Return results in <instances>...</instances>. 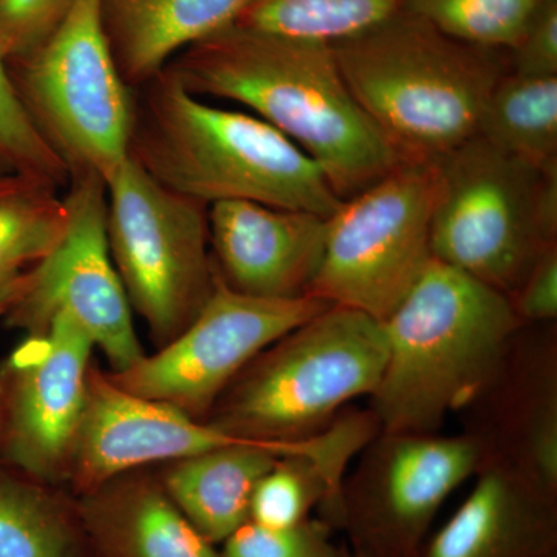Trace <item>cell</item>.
<instances>
[{
    "label": "cell",
    "mask_w": 557,
    "mask_h": 557,
    "mask_svg": "<svg viewBox=\"0 0 557 557\" xmlns=\"http://www.w3.org/2000/svg\"><path fill=\"white\" fill-rule=\"evenodd\" d=\"M347 557H368V556L361 555V553H357V552H354V549L348 548Z\"/></svg>",
    "instance_id": "33"
},
{
    "label": "cell",
    "mask_w": 557,
    "mask_h": 557,
    "mask_svg": "<svg viewBox=\"0 0 557 557\" xmlns=\"http://www.w3.org/2000/svg\"><path fill=\"white\" fill-rule=\"evenodd\" d=\"M539 0H408L406 9L449 38L511 51L525 33Z\"/></svg>",
    "instance_id": "26"
},
{
    "label": "cell",
    "mask_w": 557,
    "mask_h": 557,
    "mask_svg": "<svg viewBox=\"0 0 557 557\" xmlns=\"http://www.w3.org/2000/svg\"><path fill=\"white\" fill-rule=\"evenodd\" d=\"M94 557H220L161 485L156 468L75 496Z\"/></svg>",
    "instance_id": "19"
},
{
    "label": "cell",
    "mask_w": 557,
    "mask_h": 557,
    "mask_svg": "<svg viewBox=\"0 0 557 557\" xmlns=\"http://www.w3.org/2000/svg\"><path fill=\"white\" fill-rule=\"evenodd\" d=\"M110 258L157 348L177 338L214 288L208 205L157 182L134 157L106 183Z\"/></svg>",
    "instance_id": "8"
},
{
    "label": "cell",
    "mask_w": 557,
    "mask_h": 557,
    "mask_svg": "<svg viewBox=\"0 0 557 557\" xmlns=\"http://www.w3.org/2000/svg\"><path fill=\"white\" fill-rule=\"evenodd\" d=\"M435 163L403 161L341 201L309 295L384 322L431 262Z\"/></svg>",
    "instance_id": "9"
},
{
    "label": "cell",
    "mask_w": 557,
    "mask_h": 557,
    "mask_svg": "<svg viewBox=\"0 0 557 557\" xmlns=\"http://www.w3.org/2000/svg\"><path fill=\"white\" fill-rule=\"evenodd\" d=\"M539 2H542V0H539Z\"/></svg>",
    "instance_id": "34"
},
{
    "label": "cell",
    "mask_w": 557,
    "mask_h": 557,
    "mask_svg": "<svg viewBox=\"0 0 557 557\" xmlns=\"http://www.w3.org/2000/svg\"><path fill=\"white\" fill-rule=\"evenodd\" d=\"M408 0H249L234 27L336 44L391 20Z\"/></svg>",
    "instance_id": "23"
},
{
    "label": "cell",
    "mask_w": 557,
    "mask_h": 557,
    "mask_svg": "<svg viewBox=\"0 0 557 557\" xmlns=\"http://www.w3.org/2000/svg\"><path fill=\"white\" fill-rule=\"evenodd\" d=\"M478 137L534 170H557V76L505 73L487 98Z\"/></svg>",
    "instance_id": "22"
},
{
    "label": "cell",
    "mask_w": 557,
    "mask_h": 557,
    "mask_svg": "<svg viewBox=\"0 0 557 557\" xmlns=\"http://www.w3.org/2000/svg\"><path fill=\"white\" fill-rule=\"evenodd\" d=\"M28 271L11 269L0 271V314H5L21 298L27 285Z\"/></svg>",
    "instance_id": "32"
},
{
    "label": "cell",
    "mask_w": 557,
    "mask_h": 557,
    "mask_svg": "<svg viewBox=\"0 0 557 557\" xmlns=\"http://www.w3.org/2000/svg\"><path fill=\"white\" fill-rule=\"evenodd\" d=\"M0 557H94L69 487L0 469Z\"/></svg>",
    "instance_id": "21"
},
{
    "label": "cell",
    "mask_w": 557,
    "mask_h": 557,
    "mask_svg": "<svg viewBox=\"0 0 557 557\" xmlns=\"http://www.w3.org/2000/svg\"><path fill=\"white\" fill-rule=\"evenodd\" d=\"M9 72L70 177L91 172L108 183L129 157L134 95L113 60L101 0H76L50 38Z\"/></svg>",
    "instance_id": "7"
},
{
    "label": "cell",
    "mask_w": 557,
    "mask_h": 557,
    "mask_svg": "<svg viewBox=\"0 0 557 557\" xmlns=\"http://www.w3.org/2000/svg\"><path fill=\"white\" fill-rule=\"evenodd\" d=\"M95 346L58 314L0 362V458L5 468L67 487Z\"/></svg>",
    "instance_id": "13"
},
{
    "label": "cell",
    "mask_w": 557,
    "mask_h": 557,
    "mask_svg": "<svg viewBox=\"0 0 557 557\" xmlns=\"http://www.w3.org/2000/svg\"><path fill=\"white\" fill-rule=\"evenodd\" d=\"M249 0H101L110 50L124 83L137 89L178 53L230 27Z\"/></svg>",
    "instance_id": "20"
},
{
    "label": "cell",
    "mask_w": 557,
    "mask_h": 557,
    "mask_svg": "<svg viewBox=\"0 0 557 557\" xmlns=\"http://www.w3.org/2000/svg\"><path fill=\"white\" fill-rule=\"evenodd\" d=\"M58 189L24 172L0 175V271L38 263L60 244L69 209Z\"/></svg>",
    "instance_id": "24"
},
{
    "label": "cell",
    "mask_w": 557,
    "mask_h": 557,
    "mask_svg": "<svg viewBox=\"0 0 557 557\" xmlns=\"http://www.w3.org/2000/svg\"><path fill=\"white\" fill-rule=\"evenodd\" d=\"M0 163L36 175L58 188L69 186L70 171L44 139L20 100L9 65L0 54Z\"/></svg>",
    "instance_id": "27"
},
{
    "label": "cell",
    "mask_w": 557,
    "mask_h": 557,
    "mask_svg": "<svg viewBox=\"0 0 557 557\" xmlns=\"http://www.w3.org/2000/svg\"><path fill=\"white\" fill-rule=\"evenodd\" d=\"M314 509L336 530L338 498L321 469L306 457L282 456L252 493L249 522L287 528L309 519Z\"/></svg>",
    "instance_id": "25"
},
{
    "label": "cell",
    "mask_w": 557,
    "mask_h": 557,
    "mask_svg": "<svg viewBox=\"0 0 557 557\" xmlns=\"http://www.w3.org/2000/svg\"><path fill=\"white\" fill-rule=\"evenodd\" d=\"M468 432L491 456L557 494V335L552 324L523 325L496 379L471 408Z\"/></svg>",
    "instance_id": "15"
},
{
    "label": "cell",
    "mask_w": 557,
    "mask_h": 557,
    "mask_svg": "<svg viewBox=\"0 0 557 557\" xmlns=\"http://www.w3.org/2000/svg\"><path fill=\"white\" fill-rule=\"evenodd\" d=\"M383 325L387 359L369 410L395 434H437L471 408L523 327L508 296L434 258Z\"/></svg>",
    "instance_id": "3"
},
{
    "label": "cell",
    "mask_w": 557,
    "mask_h": 557,
    "mask_svg": "<svg viewBox=\"0 0 557 557\" xmlns=\"http://www.w3.org/2000/svg\"><path fill=\"white\" fill-rule=\"evenodd\" d=\"M386 359L383 322L330 306L251 359L203 423L252 442L314 437L348 403L373 394Z\"/></svg>",
    "instance_id": "5"
},
{
    "label": "cell",
    "mask_w": 557,
    "mask_h": 557,
    "mask_svg": "<svg viewBox=\"0 0 557 557\" xmlns=\"http://www.w3.org/2000/svg\"><path fill=\"white\" fill-rule=\"evenodd\" d=\"M330 306L310 295L298 299L244 295L218 273L207 302L177 338L131 369L108 373L131 394L168 403L193 420L205 421L251 359Z\"/></svg>",
    "instance_id": "12"
},
{
    "label": "cell",
    "mask_w": 557,
    "mask_h": 557,
    "mask_svg": "<svg viewBox=\"0 0 557 557\" xmlns=\"http://www.w3.org/2000/svg\"><path fill=\"white\" fill-rule=\"evenodd\" d=\"M355 100L405 161L435 163L478 137L508 51L449 38L408 10L332 44Z\"/></svg>",
    "instance_id": "4"
},
{
    "label": "cell",
    "mask_w": 557,
    "mask_h": 557,
    "mask_svg": "<svg viewBox=\"0 0 557 557\" xmlns=\"http://www.w3.org/2000/svg\"><path fill=\"white\" fill-rule=\"evenodd\" d=\"M435 166L432 258L511 299L557 244V170H534L480 137Z\"/></svg>",
    "instance_id": "6"
},
{
    "label": "cell",
    "mask_w": 557,
    "mask_h": 557,
    "mask_svg": "<svg viewBox=\"0 0 557 557\" xmlns=\"http://www.w3.org/2000/svg\"><path fill=\"white\" fill-rule=\"evenodd\" d=\"M491 456L472 432H379L358 454L341 487L336 530L368 557H413L454 491Z\"/></svg>",
    "instance_id": "10"
},
{
    "label": "cell",
    "mask_w": 557,
    "mask_h": 557,
    "mask_svg": "<svg viewBox=\"0 0 557 557\" xmlns=\"http://www.w3.org/2000/svg\"><path fill=\"white\" fill-rule=\"evenodd\" d=\"M209 245L220 278L244 295H309L324 256L327 219L247 200L208 207Z\"/></svg>",
    "instance_id": "16"
},
{
    "label": "cell",
    "mask_w": 557,
    "mask_h": 557,
    "mask_svg": "<svg viewBox=\"0 0 557 557\" xmlns=\"http://www.w3.org/2000/svg\"><path fill=\"white\" fill-rule=\"evenodd\" d=\"M67 188L64 237L28 271L21 298L5 313L7 325L35 335L49 329L58 314H67L104 354L110 373L124 372L146 354L126 289L110 258L106 183L86 172L73 174Z\"/></svg>",
    "instance_id": "11"
},
{
    "label": "cell",
    "mask_w": 557,
    "mask_h": 557,
    "mask_svg": "<svg viewBox=\"0 0 557 557\" xmlns=\"http://www.w3.org/2000/svg\"><path fill=\"white\" fill-rule=\"evenodd\" d=\"M413 557H557V494L491 457Z\"/></svg>",
    "instance_id": "18"
},
{
    "label": "cell",
    "mask_w": 557,
    "mask_h": 557,
    "mask_svg": "<svg viewBox=\"0 0 557 557\" xmlns=\"http://www.w3.org/2000/svg\"><path fill=\"white\" fill-rule=\"evenodd\" d=\"M233 440L168 403L124 391L94 362L67 487L81 496L124 472L160 467Z\"/></svg>",
    "instance_id": "14"
},
{
    "label": "cell",
    "mask_w": 557,
    "mask_h": 557,
    "mask_svg": "<svg viewBox=\"0 0 557 557\" xmlns=\"http://www.w3.org/2000/svg\"><path fill=\"white\" fill-rule=\"evenodd\" d=\"M333 531L319 516L287 528L247 522L223 542L220 557H347L348 545L336 544Z\"/></svg>",
    "instance_id": "28"
},
{
    "label": "cell",
    "mask_w": 557,
    "mask_h": 557,
    "mask_svg": "<svg viewBox=\"0 0 557 557\" xmlns=\"http://www.w3.org/2000/svg\"><path fill=\"white\" fill-rule=\"evenodd\" d=\"M508 60L509 72L518 75L557 76V0L539 3Z\"/></svg>",
    "instance_id": "30"
},
{
    "label": "cell",
    "mask_w": 557,
    "mask_h": 557,
    "mask_svg": "<svg viewBox=\"0 0 557 557\" xmlns=\"http://www.w3.org/2000/svg\"><path fill=\"white\" fill-rule=\"evenodd\" d=\"M512 309L523 325L552 324L557 319V244L549 245L528 271Z\"/></svg>",
    "instance_id": "31"
},
{
    "label": "cell",
    "mask_w": 557,
    "mask_h": 557,
    "mask_svg": "<svg viewBox=\"0 0 557 557\" xmlns=\"http://www.w3.org/2000/svg\"><path fill=\"white\" fill-rule=\"evenodd\" d=\"M129 156L205 205L247 200L329 219L341 200L317 161L251 112L220 109L166 69L132 89Z\"/></svg>",
    "instance_id": "2"
},
{
    "label": "cell",
    "mask_w": 557,
    "mask_h": 557,
    "mask_svg": "<svg viewBox=\"0 0 557 557\" xmlns=\"http://www.w3.org/2000/svg\"><path fill=\"white\" fill-rule=\"evenodd\" d=\"M282 456L306 457L325 475H333L346 460L347 442L335 428L295 443L236 438L153 468L180 511L201 536L218 545L249 522L252 493Z\"/></svg>",
    "instance_id": "17"
},
{
    "label": "cell",
    "mask_w": 557,
    "mask_h": 557,
    "mask_svg": "<svg viewBox=\"0 0 557 557\" xmlns=\"http://www.w3.org/2000/svg\"><path fill=\"white\" fill-rule=\"evenodd\" d=\"M196 97L245 106L317 161L341 200L403 163L341 75L332 46L230 27L164 67Z\"/></svg>",
    "instance_id": "1"
},
{
    "label": "cell",
    "mask_w": 557,
    "mask_h": 557,
    "mask_svg": "<svg viewBox=\"0 0 557 557\" xmlns=\"http://www.w3.org/2000/svg\"><path fill=\"white\" fill-rule=\"evenodd\" d=\"M76 0H0V54L7 65L33 53L67 17Z\"/></svg>",
    "instance_id": "29"
}]
</instances>
